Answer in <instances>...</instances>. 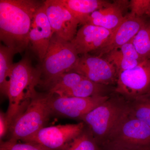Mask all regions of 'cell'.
I'll return each mask as SVG.
<instances>
[{
	"label": "cell",
	"mask_w": 150,
	"mask_h": 150,
	"mask_svg": "<svg viewBox=\"0 0 150 150\" xmlns=\"http://www.w3.org/2000/svg\"><path fill=\"white\" fill-rule=\"evenodd\" d=\"M85 127L83 122L45 127L23 142L38 144L48 150H64Z\"/></svg>",
	"instance_id": "obj_8"
},
{
	"label": "cell",
	"mask_w": 150,
	"mask_h": 150,
	"mask_svg": "<svg viewBox=\"0 0 150 150\" xmlns=\"http://www.w3.org/2000/svg\"><path fill=\"white\" fill-rule=\"evenodd\" d=\"M0 150H7L6 149L2 147H0Z\"/></svg>",
	"instance_id": "obj_29"
},
{
	"label": "cell",
	"mask_w": 150,
	"mask_h": 150,
	"mask_svg": "<svg viewBox=\"0 0 150 150\" xmlns=\"http://www.w3.org/2000/svg\"><path fill=\"white\" fill-rule=\"evenodd\" d=\"M109 98L104 95L87 98L54 96L51 95L49 106L51 115L80 119Z\"/></svg>",
	"instance_id": "obj_9"
},
{
	"label": "cell",
	"mask_w": 150,
	"mask_h": 150,
	"mask_svg": "<svg viewBox=\"0 0 150 150\" xmlns=\"http://www.w3.org/2000/svg\"><path fill=\"white\" fill-rule=\"evenodd\" d=\"M132 40L105 55V59L115 67L118 76L121 72L132 69L144 61L137 53Z\"/></svg>",
	"instance_id": "obj_16"
},
{
	"label": "cell",
	"mask_w": 150,
	"mask_h": 150,
	"mask_svg": "<svg viewBox=\"0 0 150 150\" xmlns=\"http://www.w3.org/2000/svg\"><path fill=\"white\" fill-rule=\"evenodd\" d=\"M70 72L82 75L96 83L108 85L116 83L118 74L115 67L99 56L82 55Z\"/></svg>",
	"instance_id": "obj_10"
},
{
	"label": "cell",
	"mask_w": 150,
	"mask_h": 150,
	"mask_svg": "<svg viewBox=\"0 0 150 150\" xmlns=\"http://www.w3.org/2000/svg\"><path fill=\"white\" fill-rule=\"evenodd\" d=\"M103 145L108 150H143L150 146V127L129 111Z\"/></svg>",
	"instance_id": "obj_5"
},
{
	"label": "cell",
	"mask_w": 150,
	"mask_h": 150,
	"mask_svg": "<svg viewBox=\"0 0 150 150\" xmlns=\"http://www.w3.org/2000/svg\"><path fill=\"white\" fill-rule=\"evenodd\" d=\"M124 17L121 6L118 4L110 3L91 13L85 25H91L113 31L122 23Z\"/></svg>",
	"instance_id": "obj_15"
},
{
	"label": "cell",
	"mask_w": 150,
	"mask_h": 150,
	"mask_svg": "<svg viewBox=\"0 0 150 150\" xmlns=\"http://www.w3.org/2000/svg\"><path fill=\"white\" fill-rule=\"evenodd\" d=\"M10 126L6 113L0 112V139L1 142L9 130Z\"/></svg>",
	"instance_id": "obj_26"
},
{
	"label": "cell",
	"mask_w": 150,
	"mask_h": 150,
	"mask_svg": "<svg viewBox=\"0 0 150 150\" xmlns=\"http://www.w3.org/2000/svg\"><path fill=\"white\" fill-rule=\"evenodd\" d=\"M143 150H150V146L145 148V149H144Z\"/></svg>",
	"instance_id": "obj_28"
},
{
	"label": "cell",
	"mask_w": 150,
	"mask_h": 150,
	"mask_svg": "<svg viewBox=\"0 0 150 150\" xmlns=\"http://www.w3.org/2000/svg\"><path fill=\"white\" fill-rule=\"evenodd\" d=\"M130 150V149H123V150Z\"/></svg>",
	"instance_id": "obj_30"
},
{
	"label": "cell",
	"mask_w": 150,
	"mask_h": 150,
	"mask_svg": "<svg viewBox=\"0 0 150 150\" xmlns=\"http://www.w3.org/2000/svg\"><path fill=\"white\" fill-rule=\"evenodd\" d=\"M115 92L129 100L150 94V59L142 61L136 67L120 73Z\"/></svg>",
	"instance_id": "obj_7"
},
{
	"label": "cell",
	"mask_w": 150,
	"mask_h": 150,
	"mask_svg": "<svg viewBox=\"0 0 150 150\" xmlns=\"http://www.w3.org/2000/svg\"><path fill=\"white\" fill-rule=\"evenodd\" d=\"M53 34L44 2L34 14L29 34L31 48L41 62L44 59Z\"/></svg>",
	"instance_id": "obj_12"
},
{
	"label": "cell",
	"mask_w": 150,
	"mask_h": 150,
	"mask_svg": "<svg viewBox=\"0 0 150 150\" xmlns=\"http://www.w3.org/2000/svg\"><path fill=\"white\" fill-rule=\"evenodd\" d=\"M44 2L0 1V38L6 46L21 53L29 44V31L36 10Z\"/></svg>",
	"instance_id": "obj_1"
},
{
	"label": "cell",
	"mask_w": 150,
	"mask_h": 150,
	"mask_svg": "<svg viewBox=\"0 0 150 150\" xmlns=\"http://www.w3.org/2000/svg\"><path fill=\"white\" fill-rule=\"evenodd\" d=\"M112 31L91 25H83L71 41L79 55L98 51L104 46Z\"/></svg>",
	"instance_id": "obj_14"
},
{
	"label": "cell",
	"mask_w": 150,
	"mask_h": 150,
	"mask_svg": "<svg viewBox=\"0 0 150 150\" xmlns=\"http://www.w3.org/2000/svg\"><path fill=\"white\" fill-rule=\"evenodd\" d=\"M0 147L7 150H48L38 144L30 142L23 143L8 140L6 142H1Z\"/></svg>",
	"instance_id": "obj_24"
},
{
	"label": "cell",
	"mask_w": 150,
	"mask_h": 150,
	"mask_svg": "<svg viewBox=\"0 0 150 150\" xmlns=\"http://www.w3.org/2000/svg\"><path fill=\"white\" fill-rule=\"evenodd\" d=\"M46 14L54 33L71 41L76 34L79 22L60 0L44 1Z\"/></svg>",
	"instance_id": "obj_11"
},
{
	"label": "cell",
	"mask_w": 150,
	"mask_h": 150,
	"mask_svg": "<svg viewBox=\"0 0 150 150\" xmlns=\"http://www.w3.org/2000/svg\"><path fill=\"white\" fill-rule=\"evenodd\" d=\"M129 105L118 98H108L81 118L97 144L103 145L122 118Z\"/></svg>",
	"instance_id": "obj_4"
},
{
	"label": "cell",
	"mask_w": 150,
	"mask_h": 150,
	"mask_svg": "<svg viewBox=\"0 0 150 150\" xmlns=\"http://www.w3.org/2000/svg\"><path fill=\"white\" fill-rule=\"evenodd\" d=\"M51 95L49 92L38 93L35 89L32 90L25 110L11 124L9 140L23 142L45 127L51 115L49 103Z\"/></svg>",
	"instance_id": "obj_3"
},
{
	"label": "cell",
	"mask_w": 150,
	"mask_h": 150,
	"mask_svg": "<svg viewBox=\"0 0 150 150\" xmlns=\"http://www.w3.org/2000/svg\"><path fill=\"white\" fill-rule=\"evenodd\" d=\"M146 14L148 15L150 17V4L149 6V8H148L147 12Z\"/></svg>",
	"instance_id": "obj_27"
},
{
	"label": "cell",
	"mask_w": 150,
	"mask_h": 150,
	"mask_svg": "<svg viewBox=\"0 0 150 150\" xmlns=\"http://www.w3.org/2000/svg\"><path fill=\"white\" fill-rule=\"evenodd\" d=\"M85 78L72 88L59 92L58 96L68 97L87 98L101 94L103 86Z\"/></svg>",
	"instance_id": "obj_18"
},
{
	"label": "cell",
	"mask_w": 150,
	"mask_h": 150,
	"mask_svg": "<svg viewBox=\"0 0 150 150\" xmlns=\"http://www.w3.org/2000/svg\"><path fill=\"white\" fill-rule=\"evenodd\" d=\"M150 4V0H131L129 3L130 14L137 17H142L146 14Z\"/></svg>",
	"instance_id": "obj_25"
},
{
	"label": "cell",
	"mask_w": 150,
	"mask_h": 150,
	"mask_svg": "<svg viewBox=\"0 0 150 150\" xmlns=\"http://www.w3.org/2000/svg\"><path fill=\"white\" fill-rule=\"evenodd\" d=\"M85 78L74 72H69L56 78L46 87L48 88V92L53 95L57 94L72 88Z\"/></svg>",
	"instance_id": "obj_20"
},
{
	"label": "cell",
	"mask_w": 150,
	"mask_h": 150,
	"mask_svg": "<svg viewBox=\"0 0 150 150\" xmlns=\"http://www.w3.org/2000/svg\"><path fill=\"white\" fill-rule=\"evenodd\" d=\"M132 42L142 60L150 59V23H146L140 30Z\"/></svg>",
	"instance_id": "obj_21"
},
{
	"label": "cell",
	"mask_w": 150,
	"mask_h": 150,
	"mask_svg": "<svg viewBox=\"0 0 150 150\" xmlns=\"http://www.w3.org/2000/svg\"><path fill=\"white\" fill-rule=\"evenodd\" d=\"M73 16L83 25L94 12L106 6L110 2L102 0H60Z\"/></svg>",
	"instance_id": "obj_17"
},
{
	"label": "cell",
	"mask_w": 150,
	"mask_h": 150,
	"mask_svg": "<svg viewBox=\"0 0 150 150\" xmlns=\"http://www.w3.org/2000/svg\"><path fill=\"white\" fill-rule=\"evenodd\" d=\"M40 67L35 68L28 58H25L13 64L8 84L7 96L8 97V108L6 112L10 127L16 118L24 110L23 100L27 98L24 91H28L40 82Z\"/></svg>",
	"instance_id": "obj_2"
},
{
	"label": "cell",
	"mask_w": 150,
	"mask_h": 150,
	"mask_svg": "<svg viewBox=\"0 0 150 150\" xmlns=\"http://www.w3.org/2000/svg\"><path fill=\"white\" fill-rule=\"evenodd\" d=\"M146 23L142 17L134 16L130 13L125 16L121 24L112 31L106 43L98 51V56L102 57L129 43Z\"/></svg>",
	"instance_id": "obj_13"
},
{
	"label": "cell",
	"mask_w": 150,
	"mask_h": 150,
	"mask_svg": "<svg viewBox=\"0 0 150 150\" xmlns=\"http://www.w3.org/2000/svg\"><path fill=\"white\" fill-rule=\"evenodd\" d=\"M71 41L62 39L55 33L53 35L48 50L40 67L42 83L46 87L56 78L70 72L79 58Z\"/></svg>",
	"instance_id": "obj_6"
},
{
	"label": "cell",
	"mask_w": 150,
	"mask_h": 150,
	"mask_svg": "<svg viewBox=\"0 0 150 150\" xmlns=\"http://www.w3.org/2000/svg\"><path fill=\"white\" fill-rule=\"evenodd\" d=\"M18 53L13 49L1 44L0 46V90L7 96L8 84L12 68L13 56Z\"/></svg>",
	"instance_id": "obj_19"
},
{
	"label": "cell",
	"mask_w": 150,
	"mask_h": 150,
	"mask_svg": "<svg viewBox=\"0 0 150 150\" xmlns=\"http://www.w3.org/2000/svg\"><path fill=\"white\" fill-rule=\"evenodd\" d=\"M64 150H101L88 129L86 128Z\"/></svg>",
	"instance_id": "obj_22"
},
{
	"label": "cell",
	"mask_w": 150,
	"mask_h": 150,
	"mask_svg": "<svg viewBox=\"0 0 150 150\" xmlns=\"http://www.w3.org/2000/svg\"><path fill=\"white\" fill-rule=\"evenodd\" d=\"M129 112L150 127V94L133 100V103L129 105Z\"/></svg>",
	"instance_id": "obj_23"
}]
</instances>
